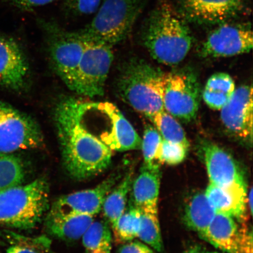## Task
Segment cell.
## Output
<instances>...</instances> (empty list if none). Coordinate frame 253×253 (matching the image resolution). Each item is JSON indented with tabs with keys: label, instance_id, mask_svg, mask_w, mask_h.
<instances>
[{
	"label": "cell",
	"instance_id": "6da1fadb",
	"mask_svg": "<svg viewBox=\"0 0 253 253\" xmlns=\"http://www.w3.org/2000/svg\"><path fill=\"white\" fill-rule=\"evenodd\" d=\"M55 120L63 166L73 178L83 181L109 167L112 151L84 126L79 100L62 101L56 108Z\"/></svg>",
	"mask_w": 253,
	"mask_h": 253
},
{
	"label": "cell",
	"instance_id": "7a4b0ae2",
	"mask_svg": "<svg viewBox=\"0 0 253 253\" xmlns=\"http://www.w3.org/2000/svg\"><path fill=\"white\" fill-rule=\"evenodd\" d=\"M141 40L152 57L167 65L181 62L192 43L186 21L169 3H160L145 20Z\"/></svg>",
	"mask_w": 253,
	"mask_h": 253
},
{
	"label": "cell",
	"instance_id": "3957f363",
	"mask_svg": "<svg viewBox=\"0 0 253 253\" xmlns=\"http://www.w3.org/2000/svg\"><path fill=\"white\" fill-rule=\"evenodd\" d=\"M164 73L141 60L123 66L118 81V92L126 103L150 118L164 109Z\"/></svg>",
	"mask_w": 253,
	"mask_h": 253
},
{
	"label": "cell",
	"instance_id": "277c9868",
	"mask_svg": "<svg viewBox=\"0 0 253 253\" xmlns=\"http://www.w3.org/2000/svg\"><path fill=\"white\" fill-rule=\"evenodd\" d=\"M49 207V186L39 178L0 192V225L33 229Z\"/></svg>",
	"mask_w": 253,
	"mask_h": 253
},
{
	"label": "cell",
	"instance_id": "5b68a950",
	"mask_svg": "<svg viewBox=\"0 0 253 253\" xmlns=\"http://www.w3.org/2000/svg\"><path fill=\"white\" fill-rule=\"evenodd\" d=\"M147 0H104L93 20L79 33L113 46L125 40Z\"/></svg>",
	"mask_w": 253,
	"mask_h": 253
},
{
	"label": "cell",
	"instance_id": "8992f818",
	"mask_svg": "<svg viewBox=\"0 0 253 253\" xmlns=\"http://www.w3.org/2000/svg\"><path fill=\"white\" fill-rule=\"evenodd\" d=\"M45 33L50 59L56 74L69 88L74 90L76 75L85 47L79 32L63 30L55 21L39 20Z\"/></svg>",
	"mask_w": 253,
	"mask_h": 253
},
{
	"label": "cell",
	"instance_id": "52a82bcc",
	"mask_svg": "<svg viewBox=\"0 0 253 253\" xmlns=\"http://www.w3.org/2000/svg\"><path fill=\"white\" fill-rule=\"evenodd\" d=\"M81 35L84 38L85 47L73 91L91 98L102 96L113 61L112 46Z\"/></svg>",
	"mask_w": 253,
	"mask_h": 253
},
{
	"label": "cell",
	"instance_id": "ba28073f",
	"mask_svg": "<svg viewBox=\"0 0 253 253\" xmlns=\"http://www.w3.org/2000/svg\"><path fill=\"white\" fill-rule=\"evenodd\" d=\"M43 142L42 131L33 119L0 100V153L34 149Z\"/></svg>",
	"mask_w": 253,
	"mask_h": 253
},
{
	"label": "cell",
	"instance_id": "9c48e42d",
	"mask_svg": "<svg viewBox=\"0 0 253 253\" xmlns=\"http://www.w3.org/2000/svg\"><path fill=\"white\" fill-rule=\"evenodd\" d=\"M200 100V87L193 73L164 74L163 102L167 112L183 121H191L197 115Z\"/></svg>",
	"mask_w": 253,
	"mask_h": 253
},
{
	"label": "cell",
	"instance_id": "30bf717a",
	"mask_svg": "<svg viewBox=\"0 0 253 253\" xmlns=\"http://www.w3.org/2000/svg\"><path fill=\"white\" fill-rule=\"evenodd\" d=\"M92 104L105 126L97 136L101 141L112 151L140 149L142 139L115 104L110 102H92Z\"/></svg>",
	"mask_w": 253,
	"mask_h": 253
},
{
	"label": "cell",
	"instance_id": "8fae6325",
	"mask_svg": "<svg viewBox=\"0 0 253 253\" xmlns=\"http://www.w3.org/2000/svg\"><path fill=\"white\" fill-rule=\"evenodd\" d=\"M253 43L251 24H220L208 35L201 48L202 55L211 58L229 57L249 52Z\"/></svg>",
	"mask_w": 253,
	"mask_h": 253
},
{
	"label": "cell",
	"instance_id": "7c38bea8",
	"mask_svg": "<svg viewBox=\"0 0 253 253\" xmlns=\"http://www.w3.org/2000/svg\"><path fill=\"white\" fill-rule=\"evenodd\" d=\"M177 11L186 21L214 25L229 21L243 13L246 0H176Z\"/></svg>",
	"mask_w": 253,
	"mask_h": 253
},
{
	"label": "cell",
	"instance_id": "4fadbf2b",
	"mask_svg": "<svg viewBox=\"0 0 253 253\" xmlns=\"http://www.w3.org/2000/svg\"><path fill=\"white\" fill-rule=\"evenodd\" d=\"M116 178L111 176L96 187L63 196L53 204L49 214H82L94 216L102 210L104 199L115 186Z\"/></svg>",
	"mask_w": 253,
	"mask_h": 253
},
{
	"label": "cell",
	"instance_id": "5bb4252c",
	"mask_svg": "<svg viewBox=\"0 0 253 253\" xmlns=\"http://www.w3.org/2000/svg\"><path fill=\"white\" fill-rule=\"evenodd\" d=\"M220 118L230 133L240 140L252 142L253 88L243 86L235 90L221 110Z\"/></svg>",
	"mask_w": 253,
	"mask_h": 253
},
{
	"label": "cell",
	"instance_id": "9a60e30c",
	"mask_svg": "<svg viewBox=\"0 0 253 253\" xmlns=\"http://www.w3.org/2000/svg\"><path fill=\"white\" fill-rule=\"evenodd\" d=\"M203 152L210 184L247 191L241 170L230 154L211 142H206Z\"/></svg>",
	"mask_w": 253,
	"mask_h": 253
},
{
	"label": "cell",
	"instance_id": "2e32d148",
	"mask_svg": "<svg viewBox=\"0 0 253 253\" xmlns=\"http://www.w3.org/2000/svg\"><path fill=\"white\" fill-rule=\"evenodd\" d=\"M28 71L21 47L12 38L0 33V86L14 91L23 89Z\"/></svg>",
	"mask_w": 253,
	"mask_h": 253
},
{
	"label": "cell",
	"instance_id": "e0dca14e",
	"mask_svg": "<svg viewBox=\"0 0 253 253\" xmlns=\"http://www.w3.org/2000/svg\"><path fill=\"white\" fill-rule=\"evenodd\" d=\"M205 194L216 213L225 214L240 221L245 220L247 213V191L223 188L210 184Z\"/></svg>",
	"mask_w": 253,
	"mask_h": 253
},
{
	"label": "cell",
	"instance_id": "ac0fdd59",
	"mask_svg": "<svg viewBox=\"0 0 253 253\" xmlns=\"http://www.w3.org/2000/svg\"><path fill=\"white\" fill-rule=\"evenodd\" d=\"M240 236V229L235 219L216 213L202 239L221 251L238 253Z\"/></svg>",
	"mask_w": 253,
	"mask_h": 253
},
{
	"label": "cell",
	"instance_id": "d6986e66",
	"mask_svg": "<svg viewBox=\"0 0 253 253\" xmlns=\"http://www.w3.org/2000/svg\"><path fill=\"white\" fill-rule=\"evenodd\" d=\"M160 170L142 168L141 172L132 182V201L140 211H158L160 189Z\"/></svg>",
	"mask_w": 253,
	"mask_h": 253
},
{
	"label": "cell",
	"instance_id": "ffe728a7",
	"mask_svg": "<svg viewBox=\"0 0 253 253\" xmlns=\"http://www.w3.org/2000/svg\"><path fill=\"white\" fill-rule=\"evenodd\" d=\"M93 221V216L90 215L59 216L48 214L46 226L52 235L65 241L72 242L82 238Z\"/></svg>",
	"mask_w": 253,
	"mask_h": 253
},
{
	"label": "cell",
	"instance_id": "44dd1931",
	"mask_svg": "<svg viewBox=\"0 0 253 253\" xmlns=\"http://www.w3.org/2000/svg\"><path fill=\"white\" fill-rule=\"evenodd\" d=\"M216 214L205 193H198L186 206L183 222L189 229L198 233L203 238Z\"/></svg>",
	"mask_w": 253,
	"mask_h": 253
},
{
	"label": "cell",
	"instance_id": "7402d4cb",
	"mask_svg": "<svg viewBox=\"0 0 253 253\" xmlns=\"http://www.w3.org/2000/svg\"><path fill=\"white\" fill-rule=\"evenodd\" d=\"M235 90V82L229 75L217 73L208 79L202 97L210 108L219 110L229 102Z\"/></svg>",
	"mask_w": 253,
	"mask_h": 253
},
{
	"label": "cell",
	"instance_id": "603a6c76",
	"mask_svg": "<svg viewBox=\"0 0 253 253\" xmlns=\"http://www.w3.org/2000/svg\"><path fill=\"white\" fill-rule=\"evenodd\" d=\"M132 172L126 174L119 184L107 195L102 206L104 217L115 226L117 220L125 212L129 193L131 192L133 179Z\"/></svg>",
	"mask_w": 253,
	"mask_h": 253
},
{
	"label": "cell",
	"instance_id": "cb8c5ba5",
	"mask_svg": "<svg viewBox=\"0 0 253 253\" xmlns=\"http://www.w3.org/2000/svg\"><path fill=\"white\" fill-rule=\"evenodd\" d=\"M84 253H110L112 235L107 223L93 221L82 237Z\"/></svg>",
	"mask_w": 253,
	"mask_h": 253
},
{
	"label": "cell",
	"instance_id": "d4e9b609",
	"mask_svg": "<svg viewBox=\"0 0 253 253\" xmlns=\"http://www.w3.org/2000/svg\"><path fill=\"white\" fill-rule=\"evenodd\" d=\"M156 126L164 140L182 144L189 148V143L184 130L175 118L166 110L161 111L149 118Z\"/></svg>",
	"mask_w": 253,
	"mask_h": 253
},
{
	"label": "cell",
	"instance_id": "484cf974",
	"mask_svg": "<svg viewBox=\"0 0 253 253\" xmlns=\"http://www.w3.org/2000/svg\"><path fill=\"white\" fill-rule=\"evenodd\" d=\"M24 178V166L20 158L0 153V192L21 185Z\"/></svg>",
	"mask_w": 253,
	"mask_h": 253
},
{
	"label": "cell",
	"instance_id": "4316f807",
	"mask_svg": "<svg viewBox=\"0 0 253 253\" xmlns=\"http://www.w3.org/2000/svg\"><path fill=\"white\" fill-rule=\"evenodd\" d=\"M141 211L132 207L119 218L113 227L116 243H127L138 237L141 226Z\"/></svg>",
	"mask_w": 253,
	"mask_h": 253
},
{
	"label": "cell",
	"instance_id": "83f0119b",
	"mask_svg": "<svg viewBox=\"0 0 253 253\" xmlns=\"http://www.w3.org/2000/svg\"><path fill=\"white\" fill-rule=\"evenodd\" d=\"M141 226L138 238L157 252L164 251L158 211H141Z\"/></svg>",
	"mask_w": 253,
	"mask_h": 253
},
{
	"label": "cell",
	"instance_id": "f1b7e54d",
	"mask_svg": "<svg viewBox=\"0 0 253 253\" xmlns=\"http://www.w3.org/2000/svg\"><path fill=\"white\" fill-rule=\"evenodd\" d=\"M162 140L163 138L156 128L149 125L145 127L141 147L145 169L160 170L161 166L163 165L160 156Z\"/></svg>",
	"mask_w": 253,
	"mask_h": 253
},
{
	"label": "cell",
	"instance_id": "f546056e",
	"mask_svg": "<svg viewBox=\"0 0 253 253\" xmlns=\"http://www.w3.org/2000/svg\"><path fill=\"white\" fill-rule=\"evenodd\" d=\"M188 148L182 144L164 140L161 142L160 156L161 162L177 165L185 159Z\"/></svg>",
	"mask_w": 253,
	"mask_h": 253
},
{
	"label": "cell",
	"instance_id": "4dcf8cb0",
	"mask_svg": "<svg viewBox=\"0 0 253 253\" xmlns=\"http://www.w3.org/2000/svg\"><path fill=\"white\" fill-rule=\"evenodd\" d=\"M63 2L66 9L77 15L95 13L101 4V0H64Z\"/></svg>",
	"mask_w": 253,
	"mask_h": 253
},
{
	"label": "cell",
	"instance_id": "1f68e13d",
	"mask_svg": "<svg viewBox=\"0 0 253 253\" xmlns=\"http://www.w3.org/2000/svg\"><path fill=\"white\" fill-rule=\"evenodd\" d=\"M240 240L238 253H253V231L249 227L243 226L240 228Z\"/></svg>",
	"mask_w": 253,
	"mask_h": 253
},
{
	"label": "cell",
	"instance_id": "d6a6232c",
	"mask_svg": "<svg viewBox=\"0 0 253 253\" xmlns=\"http://www.w3.org/2000/svg\"><path fill=\"white\" fill-rule=\"evenodd\" d=\"M118 253H156L154 250L139 241L125 243L119 250Z\"/></svg>",
	"mask_w": 253,
	"mask_h": 253
},
{
	"label": "cell",
	"instance_id": "836d02e7",
	"mask_svg": "<svg viewBox=\"0 0 253 253\" xmlns=\"http://www.w3.org/2000/svg\"><path fill=\"white\" fill-rule=\"evenodd\" d=\"M11 4L23 10L30 11L35 8L49 4L55 0H7Z\"/></svg>",
	"mask_w": 253,
	"mask_h": 253
},
{
	"label": "cell",
	"instance_id": "e575fe53",
	"mask_svg": "<svg viewBox=\"0 0 253 253\" xmlns=\"http://www.w3.org/2000/svg\"><path fill=\"white\" fill-rule=\"evenodd\" d=\"M35 244L14 245L8 248L7 253H42V249H37Z\"/></svg>",
	"mask_w": 253,
	"mask_h": 253
},
{
	"label": "cell",
	"instance_id": "d590c367",
	"mask_svg": "<svg viewBox=\"0 0 253 253\" xmlns=\"http://www.w3.org/2000/svg\"><path fill=\"white\" fill-rule=\"evenodd\" d=\"M253 189L252 188L251 189V191H250L249 194L248 195V197H247V203L248 204L249 206V209L250 210V211H251V214L253 213Z\"/></svg>",
	"mask_w": 253,
	"mask_h": 253
},
{
	"label": "cell",
	"instance_id": "8d00e7d4",
	"mask_svg": "<svg viewBox=\"0 0 253 253\" xmlns=\"http://www.w3.org/2000/svg\"><path fill=\"white\" fill-rule=\"evenodd\" d=\"M185 253H205L203 250L198 246L192 247L186 251Z\"/></svg>",
	"mask_w": 253,
	"mask_h": 253
},
{
	"label": "cell",
	"instance_id": "74e56055",
	"mask_svg": "<svg viewBox=\"0 0 253 253\" xmlns=\"http://www.w3.org/2000/svg\"><path fill=\"white\" fill-rule=\"evenodd\" d=\"M217 253V252H210V253Z\"/></svg>",
	"mask_w": 253,
	"mask_h": 253
}]
</instances>
